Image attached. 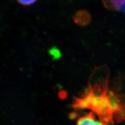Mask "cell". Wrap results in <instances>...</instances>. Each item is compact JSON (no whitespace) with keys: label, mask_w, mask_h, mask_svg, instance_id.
Here are the masks:
<instances>
[{"label":"cell","mask_w":125,"mask_h":125,"mask_svg":"<svg viewBox=\"0 0 125 125\" xmlns=\"http://www.w3.org/2000/svg\"><path fill=\"white\" fill-rule=\"evenodd\" d=\"M104 5L109 9L125 14V0H102Z\"/></svg>","instance_id":"3957f363"},{"label":"cell","mask_w":125,"mask_h":125,"mask_svg":"<svg viewBox=\"0 0 125 125\" xmlns=\"http://www.w3.org/2000/svg\"><path fill=\"white\" fill-rule=\"evenodd\" d=\"M17 2L21 5L28 6L32 5L36 2L37 0H17Z\"/></svg>","instance_id":"277c9868"},{"label":"cell","mask_w":125,"mask_h":125,"mask_svg":"<svg viewBox=\"0 0 125 125\" xmlns=\"http://www.w3.org/2000/svg\"><path fill=\"white\" fill-rule=\"evenodd\" d=\"M72 107L75 110H89L104 125L125 122V79L111 83L106 68H95L87 87L75 97Z\"/></svg>","instance_id":"6da1fadb"},{"label":"cell","mask_w":125,"mask_h":125,"mask_svg":"<svg viewBox=\"0 0 125 125\" xmlns=\"http://www.w3.org/2000/svg\"><path fill=\"white\" fill-rule=\"evenodd\" d=\"M75 125H104L94 115L89 112L84 115L79 117L77 120Z\"/></svg>","instance_id":"7a4b0ae2"}]
</instances>
